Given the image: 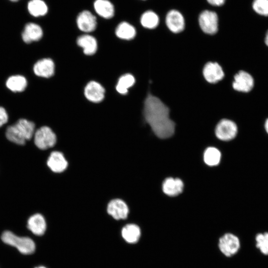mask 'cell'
I'll use <instances>...</instances> for the list:
<instances>
[{
  "label": "cell",
  "instance_id": "cell-1",
  "mask_svg": "<svg viewBox=\"0 0 268 268\" xmlns=\"http://www.w3.org/2000/svg\"><path fill=\"white\" fill-rule=\"evenodd\" d=\"M143 115L158 137L167 138L174 134L175 123L169 117V109L158 97L148 94L144 102Z\"/></svg>",
  "mask_w": 268,
  "mask_h": 268
},
{
  "label": "cell",
  "instance_id": "cell-2",
  "mask_svg": "<svg viewBox=\"0 0 268 268\" xmlns=\"http://www.w3.org/2000/svg\"><path fill=\"white\" fill-rule=\"evenodd\" d=\"M35 124L25 119H20L15 124L8 126L5 136L8 140L18 145H24L34 134Z\"/></svg>",
  "mask_w": 268,
  "mask_h": 268
},
{
  "label": "cell",
  "instance_id": "cell-3",
  "mask_svg": "<svg viewBox=\"0 0 268 268\" xmlns=\"http://www.w3.org/2000/svg\"><path fill=\"white\" fill-rule=\"evenodd\" d=\"M1 239L4 243L16 247L23 254H31L35 251V243L30 238L18 237L10 231H6L2 233Z\"/></svg>",
  "mask_w": 268,
  "mask_h": 268
},
{
  "label": "cell",
  "instance_id": "cell-4",
  "mask_svg": "<svg viewBox=\"0 0 268 268\" xmlns=\"http://www.w3.org/2000/svg\"><path fill=\"white\" fill-rule=\"evenodd\" d=\"M198 24L201 31L204 34L214 35L219 29V18L215 11L205 9L198 16Z\"/></svg>",
  "mask_w": 268,
  "mask_h": 268
},
{
  "label": "cell",
  "instance_id": "cell-5",
  "mask_svg": "<svg viewBox=\"0 0 268 268\" xmlns=\"http://www.w3.org/2000/svg\"><path fill=\"white\" fill-rule=\"evenodd\" d=\"M34 134L35 144L40 149L45 150L51 148L56 142V136L52 129L48 127H41Z\"/></svg>",
  "mask_w": 268,
  "mask_h": 268
},
{
  "label": "cell",
  "instance_id": "cell-6",
  "mask_svg": "<svg viewBox=\"0 0 268 268\" xmlns=\"http://www.w3.org/2000/svg\"><path fill=\"white\" fill-rule=\"evenodd\" d=\"M218 247L224 255L231 257L238 252L240 248V242L237 236L227 233L220 238Z\"/></svg>",
  "mask_w": 268,
  "mask_h": 268
},
{
  "label": "cell",
  "instance_id": "cell-7",
  "mask_svg": "<svg viewBox=\"0 0 268 268\" xmlns=\"http://www.w3.org/2000/svg\"><path fill=\"white\" fill-rule=\"evenodd\" d=\"M165 23L169 31L179 34L185 28V20L183 14L178 10H170L166 14Z\"/></svg>",
  "mask_w": 268,
  "mask_h": 268
},
{
  "label": "cell",
  "instance_id": "cell-8",
  "mask_svg": "<svg viewBox=\"0 0 268 268\" xmlns=\"http://www.w3.org/2000/svg\"><path fill=\"white\" fill-rule=\"evenodd\" d=\"M215 134L218 138L223 141L230 140L235 137L238 133L236 124L230 120H221L215 128Z\"/></svg>",
  "mask_w": 268,
  "mask_h": 268
},
{
  "label": "cell",
  "instance_id": "cell-9",
  "mask_svg": "<svg viewBox=\"0 0 268 268\" xmlns=\"http://www.w3.org/2000/svg\"><path fill=\"white\" fill-rule=\"evenodd\" d=\"M254 85L253 77L246 71L241 70L234 76L232 83L233 88L238 91L248 92L251 91Z\"/></svg>",
  "mask_w": 268,
  "mask_h": 268
},
{
  "label": "cell",
  "instance_id": "cell-10",
  "mask_svg": "<svg viewBox=\"0 0 268 268\" xmlns=\"http://www.w3.org/2000/svg\"><path fill=\"white\" fill-rule=\"evenodd\" d=\"M76 24L81 31L84 32H91L96 27V17L90 11L84 10L77 15Z\"/></svg>",
  "mask_w": 268,
  "mask_h": 268
},
{
  "label": "cell",
  "instance_id": "cell-11",
  "mask_svg": "<svg viewBox=\"0 0 268 268\" xmlns=\"http://www.w3.org/2000/svg\"><path fill=\"white\" fill-rule=\"evenodd\" d=\"M43 34V32L40 25L35 23L29 22L25 25L21 37L25 43L29 44L40 40Z\"/></svg>",
  "mask_w": 268,
  "mask_h": 268
},
{
  "label": "cell",
  "instance_id": "cell-12",
  "mask_svg": "<svg viewBox=\"0 0 268 268\" xmlns=\"http://www.w3.org/2000/svg\"><path fill=\"white\" fill-rule=\"evenodd\" d=\"M105 89L98 82L90 81L85 87L84 95L89 101L97 103L101 102L104 98Z\"/></svg>",
  "mask_w": 268,
  "mask_h": 268
},
{
  "label": "cell",
  "instance_id": "cell-13",
  "mask_svg": "<svg viewBox=\"0 0 268 268\" xmlns=\"http://www.w3.org/2000/svg\"><path fill=\"white\" fill-rule=\"evenodd\" d=\"M203 76L207 81L214 83L221 80L224 75L222 68L217 63L208 62L203 70Z\"/></svg>",
  "mask_w": 268,
  "mask_h": 268
},
{
  "label": "cell",
  "instance_id": "cell-14",
  "mask_svg": "<svg viewBox=\"0 0 268 268\" xmlns=\"http://www.w3.org/2000/svg\"><path fill=\"white\" fill-rule=\"evenodd\" d=\"M33 71L38 76L49 78L54 73L55 65L51 59L45 58L38 61L33 66Z\"/></svg>",
  "mask_w": 268,
  "mask_h": 268
},
{
  "label": "cell",
  "instance_id": "cell-15",
  "mask_svg": "<svg viewBox=\"0 0 268 268\" xmlns=\"http://www.w3.org/2000/svg\"><path fill=\"white\" fill-rule=\"evenodd\" d=\"M107 211L114 219L119 220L127 217L129 209L124 201L115 199L111 201L108 204Z\"/></svg>",
  "mask_w": 268,
  "mask_h": 268
},
{
  "label": "cell",
  "instance_id": "cell-16",
  "mask_svg": "<svg viewBox=\"0 0 268 268\" xmlns=\"http://www.w3.org/2000/svg\"><path fill=\"white\" fill-rule=\"evenodd\" d=\"M47 165L53 172L60 173L67 168V163L63 153L59 151H53L48 159Z\"/></svg>",
  "mask_w": 268,
  "mask_h": 268
},
{
  "label": "cell",
  "instance_id": "cell-17",
  "mask_svg": "<svg viewBox=\"0 0 268 268\" xmlns=\"http://www.w3.org/2000/svg\"><path fill=\"white\" fill-rule=\"evenodd\" d=\"M93 7L98 15L105 19L111 18L115 14L114 6L109 0H95Z\"/></svg>",
  "mask_w": 268,
  "mask_h": 268
},
{
  "label": "cell",
  "instance_id": "cell-18",
  "mask_svg": "<svg viewBox=\"0 0 268 268\" xmlns=\"http://www.w3.org/2000/svg\"><path fill=\"white\" fill-rule=\"evenodd\" d=\"M28 228L35 235L41 236L46 229V223L44 217L39 213L31 216L27 221Z\"/></svg>",
  "mask_w": 268,
  "mask_h": 268
},
{
  "label": "cell",
  "instance_id": "cell-19",
  "mask_svg": "<svg viewBox=\"0 0 268 268\" xmlns=\"http://www.w3.org/2000/svg\"><path fill=\"white\" fill-rule=\"evenodd\" d=\"M183 187V183L181 180L170 177L164 181L162 190L166 195L169 196H175L181 193Z\"/></svg>",
  "mask_w": 268,
  "mask_h": 268
},
{
  "label": "cell",
  "instance_id": "cell-20",
  "mask_svg": "<svg viewBox=\"0 0 268 268\" xmlns=\"http://www.w3.org/2000/svg\"><path fill=\"white\" fill-rule=\"evenodd\" d=\"M139 21L141 26L144 28L152 30L158 26L160 18L156 12L151 10H147L141 14Z\"/></svg>",
  "mask_w": 268,
  "mask_h": 268
},
{
  "label": "cell",
  "instance_id": "cell-21",
  "mask_svg": "<svg viewBox=\"0 0 268 268\" xmlns=\"http://www.w3.org/2000/svg\"><path fill=\"white\" fill-rule=\"evenodd\" d=\"M121 234L122 237L127 242L134 244L138 241L141 235V231L137 225L129 224L122 228Z\"/></svg>",
  "mask_w": 268,
  "mask_h": 268
},
{
  "label": "cell",
  "instance_id": "cell-22",
  "mask_svg": "<svg viewBox=\"0 0 268 268\" xmlns=\"http://www.w3.org/2000/svg\"><path fill=\"white\" fill-rule=\"evenodd\" d=\"M77 45L82 47L83 52L87 55L94 54L97 48V44L96 39L89 35H83L79 36L77 39Z\"/></svg>",
  "mask_w": 268,
  "mask_h": 268
},
{
  "label": "cell",
  "instance_id": "cell-23",
  "mask_svg": "<svg viewBox=\"0 0 268 268\" xmlns=\"http://www.w3.org/2000/svg\"><path fill=\"white\" fill-rule=\"evenodd\" d=\"M7 88L14 92L23 91L27 86L26 78L21 75H14L9 76L6 81Z\"/></svg>",
  "mask_w": 268,
  "mask_h": 268
},
{
  "label": "cell",
  "instance_id": "cell-24",
  "mask_svg": "<svg viewBox=\"0 0 268 268\" xmlns=\"http://www.w3.org/2000/svg\"><path fill=\"white\" fill-rule=\"evenodd\" d=\"M115 33L118 38L129 40L133 39L135 36L136 29L129 23L123 21L117 26Z\"/></svg>",
  "mask_w": 268,
  "mask_h": 268
},
{
  "label": "cell",
  "instance_id": "cell-25",
  "mask_svg": "<svg viewBox=\"0 0 268 268\" xmlns=\"http://www.w3.org/2000/svg\"><path fill=\"white\" fill-rule=\"evenodd\" d=\"M27 9L32 16L36 17L45 15L48 11L47 4L43 0H30L28 2Z\"/></svg>",
  "mask_w": 268,
  "mask_h": 268
},
{
  "label": "cell",
  "instance_id": "cell-26",
  "mask_svg": "<svg viewBox=\"0 0 268 268\" xmlns=\"http://www.w3.org/2000/svg\"><path fill=\"white\" fill-rule=\"evenodd\" d=\"M135 82L134 77L131 74L127 73L121 76L116 85V90L120 94H125L128 89Z\"/></svg>",
  "mask_w": 268,
  "mask_h": 268
},
{
  "label": "cell",
  "instance_id": "cell-27",
  "mask_svg": "<svg viewBox=\"0 0 268 268\" xmlns=\"http://www.w3.org/2000/svg\"><path fill=\"white\" fill-rule=\"evenodd\" d=\"M221 158V153L218 149L213 147L206 149L204 152V162L209 166H213L219 164Z\"/></svg>",
  "mask_w": 268,
  "mask_h": 268
},
{
  "label": "cell",
  "instance_id": "cell-28",
  "mask_svg": "<svg viewBox=\"0 0 268 268\" xmlns=\"http://www.w3.org/2000/svg\"><path fill=\"white\" fill-rule=\"evenodd\" d=\"M256 246L265 255H268V232L258 233L255 237Z\"/></svg>",
  "mask_w": 268,
  "mask_h": 268
},
{
  "label": "cell",
  "instance_id": "cell-29",
  "mask_svg": "<svg viewBox=\"0 0 268 268\" xmlns=\"http://www.w3.org/2000/svg\"><path fill=\"white\" fill-rule=\"evenodd\" d=\"M251 6L256 13L265 17L268 16V0H253Z\"/></svg>",
  "mask_w": 268,
  "mask_h": 268
},
{
  "label": "cell",
  "instance_id": "cell-30",
  "mask_svg": "<svg viewBox=\"0 0 268 268\" xmlns=\"http://www.w3.org/2000/svg\"><path fill=\"white\" fill-rule=\"evenodd\" d=\"M8 121V115L5 109L0 106V127L6 124Z\"/></svg>",
  "mask_w": 268,
  "mask_h": 268
},
{
  "label": "cell",
  "instance_id": "cell-31",
  "mask_svg": "<svg viewBox=\"0 0 268 268\" xmlns=\"http://www.w3.org/2000/svg\"><path fill=\"white\" fill-rule=\"evenodd\" d=\"M226 0H206L207 2L211 6L220 7L223 5Z\"/></svg>",
  "mask_w": 268,
  "mask_h": 268
},
{
  "label": "cell",
  "instance_id": "cell-32",
  "mask_svg": "<svg viewBox=\"0 0 268 268\" xmlns=\"http://www.w3.org/2000/svg\"><path fill=\"white\" fill-rule=\"evenodd\" d=\"M264 127L266 133L268 134V118L265 121Z\"/></svg>",
  "mask_w": 268,
  "mask_h": 268
},
{
  "label": "cell",
  "instance_id": "cell-33",
  "mask_svg": "<svg viewBox=\"0 0 268 268\" xmlns=\"http://www.w3.org/2000/svg\"><path fill=\"white\" fill-rule=\"evenodd\" d=\"M265 42L266 45L268 46V30L267 31V33H266V37H265Z\"/></svg>",
  "mask_w": 268,
  "mask_h": 268
},
{
  "label": "cell",
  "instance_id": "cell-34",
  "mask_svg": "<svg viewBox=\"0 0 268 268\" xmlns=\"http://www.w3.org/2000/svg\"><path fill=\"white\" fill-rule=\"evenodd\" d=\"M35 268H46L44 267V266H39V267H36Z\"/></svg>",
  "mask_w": 268,
  "mask_h": 268
},
{
  "label": "cell",
  "instance_id": "cell-35",
  "mask_svg": "<svg viewBox=\"0 0 268 268\" xmlns=\"http://www.w3.org/2000/svg\"><path fill=\"white\" fill-rule=\"evenodd\" d=\"M10 0L11 1H13V2H16V1H18L19 0Z\"/></svg>",
  "mask_w": 268,
  "mask_h": 268
},
{
  "label": "cell",
  "instance_id": "cell-36",
  "mask_svg": "<svg viewBox=\"0 0 268 268\" xmlns=\"http://www.w3.org/2000/svg\"><path fill=\"white\" fill-rule=\"evenodd\" d=\"M142 0V1H146L147 0Z\"/></svg>",
  "mask_w": 268,
  "mask_h": 268
}]
</instances>
